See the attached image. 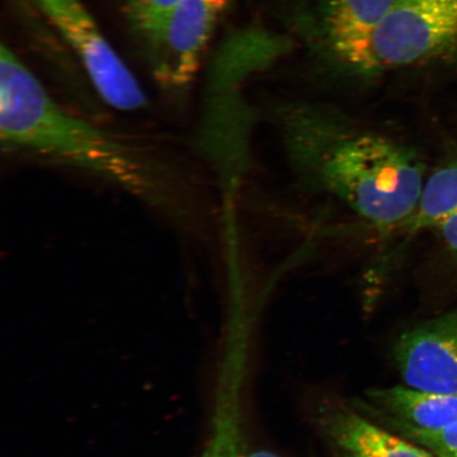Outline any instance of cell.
<instances>
[{
	"label": "cell",
	"instance_id": "1",
	"mask_svg": "<svg viewBox=\"0 0 457 457\" xmlns=\"http://www.w3.org/2000/svg\"><path fill=\"white\" fill-rule=\"evenodd\" d=\"M288 167L312 192L392 233L413 214L426 182L412 147L335 108L289 102L273 111Z\"/></svg>",
	"mask_w": 457,
	"mask_h": 457
},
{
	"label": "cell",
	"instance_id": "2",
	"mask_svg": "<svg viewBox=\"0 0 457 457\" xmlns=\"http://www.w3.org/2000/svg\"><path fill=\"white\" fill-rule=\"evenodd\" d=\"M0 140L16 155L84 171L146 204H170L173 187L160 160L68 111L5 45L0 50Z\"/></svg>",
	"mask_w": 457,
	"mask_h": 457
},
{
	"label": "cell",
	"instance_id": "3",
	"mask_svg": "<svg viewBox=\"0 0 457 457\" xmlns=\"http://www.w3.org/2000/svg\"><path fill=\"white\" fill-rule=\"evenodd\" d=\"M457 60V0H394L370 45L364 76Z\"/></svg>",
	"mask_w": 457,
	"mask_h": 457
},
{
	"label": "cell",
	"instance_id": "4",
	"mask_svg": "<svg viewBox=\"0 0 457 457\" xmlns=\"http://www.w3.org/2000/svg\"><path fill=\"white\" fill-rule=\"evenodd\" d=\"M38 7L81 61L101 100L116 111L138 112L148 104L138 79L103 37L81 0H37Z\"/></svg>",
	"mask_w": 457,
	"mask_h": 457
},
{
	"label": "cell",
	"instance_id": "5",
	"mask_svg": "<svg viewBox=\"0 0 457 457\" xmlns=\"http://www.w3.org/2000/svg\"><path fill=\"white\" fill-rule=\"evenodd\" d=\"M230 0H179L146 48L154 79L173 96L187 93L220 16Z\"/></svg>",
	"mask_w": 457,
	"mask_h": 457
},
{
	"label": "cell",
	"instance_id": "6",
	"mask_svg": "<svg viewBox=\"0 0 457 457\" xmlns=\"http://www.w3.org/2000/svg\"><path fill=\"white\" fill-rule=\"evenodd\" d=\"M394 360L404 386L457 394V310L405 330L394 346Z\"/></svg>",
	"mask_w": 457,
	"mask_h": 457
},
{
	"label": "cell",
	"instance_id": "7",
	"mask_svg": "<svg viewBox=\"0 0 457 457\" xmlns=\"http://www.w3.org/2000/svg\"><path fill=\"white\" fill-rule=\"evenodd\" d=\"M353 407L395 433L433 432L457 421V394L415 390L407 386L373 388Z\"/></svg>",
	"mask_w": 457,
	"mask_h": 457
},
{
	"label": "cell",
	"instance_id": "8",
	"mask_svg": "<svg viewBox=\"0 0 457 457\" xmlns=\"http://www.w3.org/2000/svg\"><path fill=\"white\" fill-rule=\"evenodd\" d=\"M320 424L342 457H434L421 445L391 431L355 408L323 407Z\"/></svg>",
	"mask_w": 457,
	"mask_h": 457
},
{
	"label": "cell",
	"instance_id": "9",
	"mask_svg": "<svg viewBox=\"0 0 457 457\" xmlns=\"http://www.w3.org/2000/svg\"><path fill=\"white\" fill-rule=\"evenodd\" d=\"M394 0H327L324 28L330 49L342 65L364 74L370 45Z\"/></svg>",
	"mask_w": 457,
	"mask_h": 457
},
{
	"label": "cell",
	"instance_id": "10",
	"mask_svg": "<svg viewBox=\"0 0 457 457\" xmlns=\"http://www.w3.org/2000/svg\"><path fill=\"white\" fill-rule=\"evenodd\" d=\"M457 213V159L445 163L427 177L412 215L394 233L415 236L434 230L443 220Z\"/></svg>",
	"mask_w": 457,
	"mask_h": 457
},
{
	"label": "cell",
	"instance_id": "11",
	"mask_svg": "<svg viewBox=\"0 0 457 457\" xmlns=\"http://www.w3.org/2000/svg\"><path fill=\"white\" fill-rule=\"evenodd\" d=\"M238 403L220 405L212 445L205 457H281L270 450L251 449L239 421Z\"/></svg>",
	"mask_w": 457,
	"mask_h": 457
},
{
	"label": "cell",
	"instance_id": "12",
	"mask_svg": "<svg viewBox=\"0 0 457 457\" xmlns=\"http://www.w3.org/2000/svg\"><path fill=\"white\" fill-rule=\"evenodd\" d=\"M128 19L147 48L158 37L179 0H125Z\"/></svg>",
	"mask_w": 457,
	"mask_h": 457
},
{
	"label": "cell",
	"instance_id": "13",
	"mask_svg": "<svg viewBox=\"0 0 457 457\" xmlns=\"http://www.w3.org/2000/svg\"><path fill=\"white\" fill-rule=\"evenodd\" d=\"M397 434L430 451L434 457H457V421L442 430L404 431Z\"/></svg>",
	"mask_w": 457,
	"mask_h": 457
},
{
	"label": "cell",
	"instance_id": "14",
	"mask_svg": "<svg viewBox=\"0 0 457 457\" xmlns=\"http://www.w3.org/2000/svg\"><path fill=\"white\" fill-rule=\"evenodd\" d=\"M434 230L441 234L445 247L457 260V213L443 220Z\"/></svg>",
	"mask_w": 457,
	"mask_h": 457
}]
</instances>
